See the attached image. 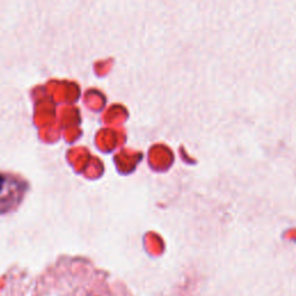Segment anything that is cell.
Segmentation results:
<instances>
[{"mask_svg": "<svg viewBox=\"0 0 296 296\" xmlns=\"http://www.w3.org/2000/svg\"><path fill=\"white\" fill-rule=\"evenodd\" d=\"M28 185L25 179L11 172L0 171V215L19 207Z\"/></svg>", "mask_w": 296, "mask_h": 296, "instance_id": "cell-1", "label": "cell"}]
</instances>
